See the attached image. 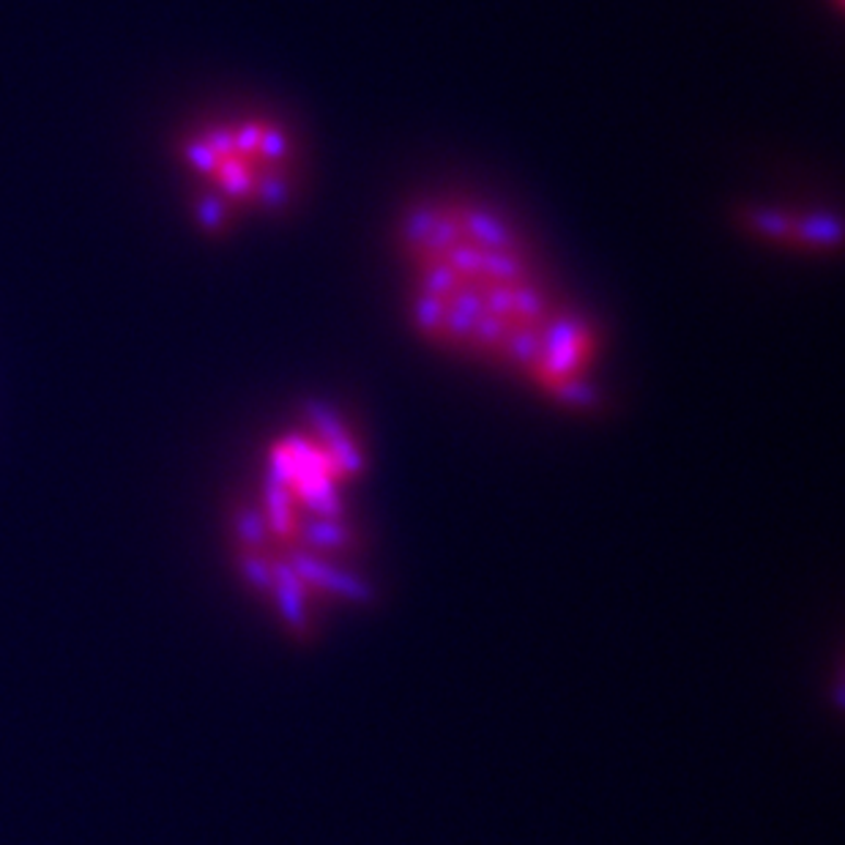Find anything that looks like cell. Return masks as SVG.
<instances>
[{"mask_svg":"<svg viewBox=\"0 0 845 845\" xmlns=\"http://www.w3.org/2000/svg\"><path fill=\"white\" fill-rule=\"evenodd\" d=\"M364 471L362 435L346 413L315 406L285 424L261 457L257 487L239 523L246 578L277 600L326 531L340 529L353 482Z\"/></svg>","mask_w":845,"mask_h":845,"instance_id":"2","label":"cell"},{"mask_svg":"<svg viewBox=\"0 0 845 845\" xmlns=\"http://www.w3.org/2000/svg\"><path fill=\"white\" fill-rule=\"evenodd\" d=\"M402 304L424 346L512 375L562 408L600 400L602 328L567 299L498 203L430 192L395 225Z\"/></svg>","mask_w":845,"mask_h":845,"instance_id":"1","label":"cell"},{"mask_svg":"<svg viewBox=\"0 0 845 845\" xmlns=\"http://www.w3.org/2000/svg\"><path fill=\"white\" fill-rule=\"evenodd\" d=\"M184 159L212 228L277 214L299 195V134L274 112L239 110L214 118L186 140Z\"/></svg>","mask_w":845,"mask_h":845,"instance_id":"3","label":"cell"},{"mask_svg":"<svg viewBox=\"0 0 845 845\" xmlns=\"http://www.w3.org/2000/svg\"><path fill=\"white\" fill-rule=\"evenodd\" d=\"M747 228L761 241L805 255H823L840 244V222L834 214L801 206H756L747 214Z\"/></svg>","mask_w":845,"mask_h":845,"instance_id":"4","label":"cell"}]
</instances>
